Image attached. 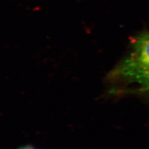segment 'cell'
<instances>
[{"instance_id": "6da1fadb", "label": "cell", "mask_w": 149, "mask_h": 149, "mask_svg": "<svg viewBox=\"0 0 149 149\" xmlns=\"http://www.w3.org/2000/svg\"><path fill=\"white\" fill-rule=\"evenodd\" d=\"M107 81L139 85L134 92L149 86V32L137 37L129 55L109 73Z\"/></svg>"}, {"instance_id": "7a4b0ae2", "label": "cell", "mask_w": 149, "mask_h": 149, "mask_svg": "<svg viewBox=\"0 0 149 149\" xmlns=\"http://www.w3.org/2000/svg\"><path fill=\"white\" fill-rule=\"evenodd\" d=\"M17 149H38V148H36V147H32L31 146H25L20 147L19 148H18Z\"/></svg>"}, {"instance_id": "3957f363", "label": "cell", "mask_w": 149, "mask_h": 149, "mask_svg": "<svg viewBox=\"0 0 149 149\" xmlns=\"http://www.w3.org/2000/svg\"><path fill=\"white\" fill-rule=\"evenodd\" d=\"M146 91H149V86H148L146 88H144V89L142 90L141 92H146Z\"/></svg>"}]
</instances>
